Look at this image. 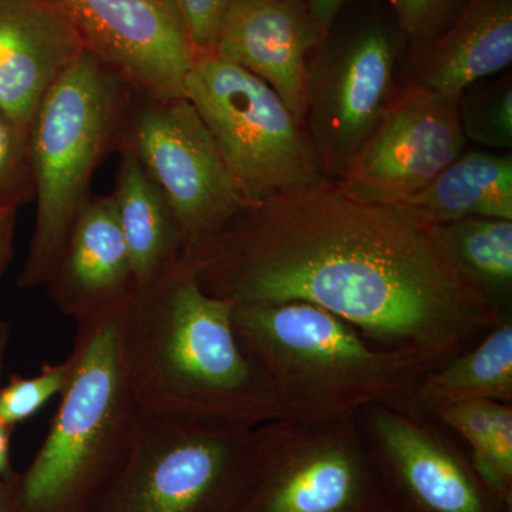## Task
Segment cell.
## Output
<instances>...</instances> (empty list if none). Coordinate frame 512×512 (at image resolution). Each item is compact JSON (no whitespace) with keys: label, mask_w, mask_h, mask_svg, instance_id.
<instances>
[{"label":"cell","mask_w":512,"mask_h":512,"mask_svg":"<svg viewBox=\"0 0 512 512\" xmlns=\"http://www.w3.org/2000/svg\"><path fill=\"white\" fill-rule=\"evenodd\" d=\"M178 259L212 296L311 303L431 369L498 323L426 229L329 178L247 205Z\"/></svg>","instance_id":"6da1fadb"},{"label":"cell","mask_w":512,"mask_h":512,"mask_svg":"<svg viewBox=\"0 0 512 512\" xmlns=\"http://www.w3.org/2000/svg\"><path fill=\"white\" fill-rule=\"evenodd\" d=\"M234 308L205 292L180 259L134 293L121 319V353L141 414L239 429L278 419L235 333Z\"/></svg>","instance_id":"7a4b0ae2"},{"label":"cell","mask_w":512,"mask_h":512,"mask_svg":"<svg viewBox=\"0 0 512 512\" xmlns=\"http://www.w3.org/2000/svg\"><path fill=\"white\" fill-rule=\"evenodd\" d=\"M232 322L278 419L328 423L375 404L414 412L417 387L433 370L412 352L373 345L311 303H235Z\"/></svg>","instance_id":"3957f363"},{"label":"cell","mask_w":512,"mask_h":512,"mask_svg":"<svg viewBox=\"0 0 512 512\" xmlns=\"http://www.w3.org/2000/svg\"><path fill=\"white\" fill-rule=\"evenodd\" d=\"M123 308L77 320L70 379L42 446L10 478L22 512H89L126 460L141 412L121 353Z\"/></svg>","instance_id":"277c9868"},{"label":"cell","mask_w":512,"mask_h":512,"mask_svg":"<svg viewBox=\"0 0 512 512\" xmlns=\"http://www.w3.org/2000/svg\"><path fill=\"white\" fill-rule=\"evenodd\" d=\"M120 76L84 49L52 84L30 126L36 218L20 288L47 284L126 101Z\"/></svg>","instance_id":"5b68a950"},{"label":"cell","mask_w":512,"mask_h":512,"mask_svg":"<svg viewBox=\"0 0 512 512\" xmlns=\"http://www.w3.org/2000/svg\"><path fill=\"white\" fill-rule=\"evenodd\" d=\"M185 99L210 130L248 205L326 178L305 124L244 67L215 53L195 55Z\"/></svg>","instance_id":"8992f818"},{"label":"cell","mask_w":512,"mask_h":512,"mask_svg":"<svg viewBox=\"0 0 512 512\" xmlns=\"http://www.w3.org/2000/svg\"><path fill=\"white\" fill-rule=\"evenodd\" d=\"M235 512H392L357 414L328 423L274 419L252 430Z\"/></svg>","instance_id":"52a82bcc"},{"label":"cell","mask_w":512,"mask_h":512,"mask_svg":"<svg viewBox=\"0 0 512 512\" xmlns=\"http://www.w3.org/2000/svg\"><path fill=\"white\" fill-rule=\"evenodd\" d=\"M252 430L141 414L123 466L89 512H235Z\"/></svg>","instance_id":"ba28073f"},{"label":"cell","mask_w":512,"mask_h":512,"mask_svg":"<svg viewBox=\"0 0 512 512\" xmlns=\"http://www.w3.org/2000/svg\"><path fill=\"white\" fill-rule=\"evenodd\" d=\"M357 423L392 512H512L436 417L375 404Z\"/></svg>","instance_id":"9c48e42d"},{"label":"cell","mask_w":512,"mask_h":512,"mask_svg":"<svg viewBox=\"0 0 512 512\" xmlns=\"http://www.w3.org/2000/svg\"><path fill=\"white\" fill-rule=\"evenodd\" d=\"M147 101L128 146L170 205L184 254L227 227L248 202L190 101Z\"/></svg>","instance_id":"30bf717a"},{"label":"cell","mask_w":512,"mask_h":512,"mask_svg":"<svg viewBox=\"0 0 512 512\" xmlns=\"http://www.w3.org/2000/svg\"><path fill=\"white\" fill-rule=\"evenodd\" d=\"M456 97L409 86L336 178L343 194L397 207L430 184L461 153L467 137Z\"/></svg>","instance_id":"8fae6325"},{"label":"cell","mask_w":512,"mask_h":512,"mask_svg":"<svg viewBox=\"0 0 512 512\" xmlns=\"http://www.w3.org/2000/svg\"><path fill=\"white\" fill-rule=\"evenodd\" d=\"M93 53L147 100L185 97L195 52L183 20L161 0H45Z\"/></svg>","instance_id":"7c38bea8"},{"label":"cell","mask_w":512,"mask_h":512,"mask_svg":"<svg viewBox=\"0 0 512 512\" xmlns=\"http://www.w3.org/2000/svg\"><path fill=\"white\" fill-rule=\"evenodd\" d=\"M394 64L393 37L369 26L312 66L305 124L329 180L342 174L393 100Z\"/></svg>","instance_id":"4fadbf2b"},{"label":"cell","mask_w":512,"mask_h":512,"mask_svg":"<svg viewBox=\"0 0 512 512\" xmlns=\"http://www.w3.org/2000/svg\"><path fill=\"white\" fill-rule=\"evenodd\" d=\"M319 45L303 0H234L212 53L271 86L305 124L312 70L309 57Z\"/></svg>","instance_id":"5bb4252c"},{"label":"cell","mask_w":512,"mask_h":512,"mask_svg":"<svg viewBox=\"0 0 512 512\" xmlns=\"http://www.w3.org/2000/svg\"><path fill=\"white\" fill-rule=\"evenodd\" d=\"M46 285L57 309L76 322L133 298L136 278L113 195L86 202Z\"/></svg>","instance_id":"9a60e30c"},{"label":"cell","mask_w":512,"mask_h":512,"mask_svg":"<svg viewBox=\"0 0 512 512\" xmlns=\"http://www.w3.org/2000/svg\"><path fill=\"white\" fill-rule=\"evenodd\" d=\"M83 50L45 0H0V111L30 133L47 90Z\"/></svg>","instance_id":"2e32d148"},{"label":"cell","mask_w":512,"mask_h":512,"mask_svg":"<svg viewBox=\"0 0 512 512\" xmlns=\"http://www.w3.org/2000/svg\"><path fill=\"white\" fill-rule=\"evenodd\" d=\"M410 86L461 97L512 62V0H466L446 32L429 40Z\"/></svg>","instance_id":"e0dca14e"},{"label":"cell","mask_w":512,"mask_h":512,"mask_svg":"<svg viewBox=\"0 0 512 512\" xmlns=\"http://www.w3.org/2000/svg\"><path fill=\"white\" fill-rule=\"evenodd\" d=\"M397 208L424 229L467 218L512 221V158L488 151L461 153Z\"/></svg>","instance_id":"ac0fdd59"},{"label":"cell","mask_w":512,"mask_h":512,"mask_svg":"<svg viewBox=\"0 0 512 512\" xmlns=\"http://www.w3.org/2000/svg\"><path fill=\"white\" fill-rule=\"evenodd\" d=\"M113 198L138 291L180 258V231L163 192L128 144L121 154Z\"/></svg>","instance_id":"d6986e66"},{"label":"cell","mask_w":512,"mask_h":512,"mask_svg":"<svg viewBox=\"0 0 512 512\" xmlns=\"http://www.w3.org/2000/svg\"><path fill=\"white\" fill-rule=\"evenodd\" d=\"M474 400L512 404V316L427 372L417 387L414 412L434 416L444 407Z\"/></svg>","instance_id":"ffe728a7"},{"label":"cell","mask_w":512,"mask_h":512,"mask_svg":"<svg viewBox=\"0 0 512 512\" xmlns=\"http://www.w3.org/2000/svg\"><path fill=\"white\" fill-rule=\"evenodd\" d=\"M500 322L512 316V221L467 218L426 229Z\"/></svg>","instance_id":"44dd1931"},{"label":"cell","mask_w":512,"mask_h":512,"mask_svg":"<svg viewBox=\"0 0 512 512\" xmlns=\"http://www.w3.org/2000/svg\"><path fill=\"white\" fill-rule=\"evenodd\" d=\"M460 119L467 138L487 147L511 148V77H504L474 97H461Z\"/></svg>","instance_id":"7402d4cb"},{"label":"cell","mask_w":512,"mask_h":512,"mask_svg":"<svg viewBox=\"0 0 512 512\" xmlns=\"http://www.w3.org/2000/svg\"><path fill=\"white\" fill-rule=\"evenodd\" d=\"M69 379V359L45 363L32 377H10L9 382L0 387V419L15 429L18 424L35 416L50 400L62 396Z\"/></svg>","instance_id":"603a6c76"},{"label":"cell","mask_w":512,"mask_h":512,"mask_svg":"<svg viewBox=\"0 0 512 512\" xmlns=\"http://www.w3.org/2000/svg\"><path fill=\"white\" fill-rule=\"evenodd\" d=\"M33 197L29 131L0 111V207L18 208Z\"/></svg>","instance_id":"cb8c5ba5"},{"label":"cell","mask_w":512,"mask_h":512,"mask_svg":"<svg viewBox=\"0 0 512 512\" xmlns=\"http://www.w3.org/2000/svg\"><path fill=\"white\" fill-rule=\"evenodd\" d=\"M477 473L501 500L512 507V404L498 403L493 436Z\"/></svg>","instance_id":"d4e9b609"},{"label":"cell","mask_w":512,"mask_h":512,"mask_svg":"<svg viewBox=\"0 0 512 512\" xmlns=\"http://www.w3.org/2000/svg\"><path fill=\"white\" fill-rule=\"evenodd\" d=\"M183 20L195 55L212 53L234 0H171Z\"/></svg>","instance_id":"484cf974"},{"label":"cell","mask_w":512,"mask_h":512,"mask_svg":"<svg viewBox=\"0 0 512 512\" xmlns=\"http://www.w3.org/2000/svg\"><path fill=\"white\" fill-rule=\"evenodd\" d=\"M458 0H389L400 28L414 42H429L446 23Z\"/></svg>","instance_id":"4316f807"},{"label":"cell","mask_w":512,"mask_h":512,"mask_svg":"<svg viewBox=\"0 0 512 512\" xmlns=\"http://www.w3.org/2000/svg\"><path fill=\"white\" fill-rule=\"evenodd\" d=\"M348 0H308L309 15H311L313 28L318 35L320 43L325 42L332 29L333 22L338 18L340 10Z\"/></svg>","instance_id":"83f0119b"},{"label":"cell","mask_w":512,"mask_h":512,"mask_svg":"<svg viewBox=\"0 0 512 512\" xmlns=\"http://www.w3.org/2000/svg\"><path fill=\"white\" fill-rule=\"evenodd\" d=\"M16 208L0 207V281L12 261L15 249Z\"/></svg>","instance_id":"f1b7e54d"},{"label":"cell","mask_w":512,"mask_h":512,"mask_svg":"<svg viewBox=\"0 0 512 512\" xmlns=\"http://www.w3.org/2000/svg\"><path fill=\"white\" fill-rule=\"evenodd\" d=\"M12 427L0 419V480H9L16 471L10 466V434Z\"/></svg>","instance_id":"f546056e"},{"label":"cell","mask_w":512,"mask_h":512,"mask_svg":"<svg viewBox=\"0 0 512 512\" xmlns=\"http://www.w3.org/2000/svg\"><path fill=\"white\" fill-rule=\"evenodd\" d=\"M10 478L9 480H0V512H22L18 501H16L15 493H13Z\"/></svg>","instance_id":"4dcf8cb0"},{"label":"cell","mask_w":512,"mask_h":512,"mask_svg":"<svg viewBox=\"0 0 512 512\" xmlns=\"http://www.w3.org/2000/svg\"><path fill=\"white\" fill-rule=\"evenodd\" d=\"M9 340V325L5 322V320L0 319V377H2L3 370H5V359L6 352H8Z\"/></svg>","instance_id":"1f68e13d"},{"label":"cell","mask_w":512,"mask_h":512,"mask_svg":"<svg viewBox=\"0 0 512 512\" xmlns=\"http://www.w3.org/2000/svg\"><path fill=\"white\" fill-rule=\"evenodd\" d=\"M161 2L168 3V5H173L174 6V3L171 2V0H161ZM174 8H175V6H174ZM175 10H177V9H175Z\"/></svg>","instance_id":"d6a6232c"}]
</instances>
